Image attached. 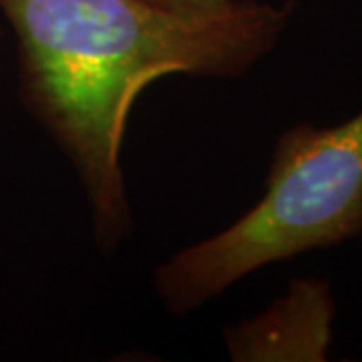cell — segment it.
<instances>
[{
  "label": "cell",
  "mask_w": 362,
  "mask_h": 362,
  "mask_svg": "<svg viewBox=\"0 0 362 362\" xmlns=\"http://www.w3.org/2000/svg\"><path fill=\"white\" fill-rule=\"evenodd\" d=\"M0 40H2V30H0Z\"/></svg>",
  "instance_id": "obj_5"
},
{
  "label": "cell",
  "mask_w": 362,
  "mask_h": 362,
  "mask_svg": "<svg viewBox=\"0 0 362 362\" xmlns=\"http://www.w3.org/2000/svg\"><path fill=\"white\" fill-rule=\"evenodd\" d=\"M165 8L187 11V13H214L226 8L232 0H151Z\"/></svg>",
  "instance_id": "obj_4"
},
{
  "label": "cell",
  "mask_w": 362,
  "mask_h": 362,
  "mask_svg": "<svg viewBox=\"0 0 362 362\" xmlns=\"http://www.w3.org/2000/svg\"><path fill=\"white\" fill-rule=\"evenodd\" d=\"M361 233L362 111L334 127L284 131L258 204L159 264L153 288L165 310L187 316L252 272Z\"/></svg>",
  "instance_id": "obj_2"
},
{
  "label": "cell",
  "mask_w": 362,
  "mask_h": 362,
  "mask_svg": "<svg viewBox=\"0 0 362 362\" xmlns=\"http://www.w3.org/2000/svg\"><path fill=\"white\" fill-rule=\"evenodd\" d=\"M332 298L318 280H298L270 310L226 330L233 361H324Z\"/></svg>",
  "instance_id": "obj_3"
},
{
  "label": "cell",
  "mask_w": 362,
  "mask_h": 362,
  "mask_svg": "<svg viewBox=\"0 0 362 362\" xmlns=\"http://www.w3.org/2000/svg\"><path fill=\"white\" fill-rule=\"evenodd\" d=\"M292 11L294 2L266 0L214 13L151 0H0L16 39L21 101L77 171L101 250L133 228L121 149L143 89L180 73L244 75L280 42Z\"/></svg>",
  "instance_id": "obj_1"
}]
</instances>
